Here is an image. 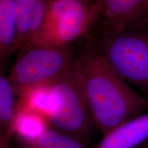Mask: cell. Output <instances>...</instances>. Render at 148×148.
<instances>
[{
    "label": "cell",
    "mask_w": 148,
    "mask_h": 148,
    "mask_svg": "<svg viewBox=\"0 0 148 148\" xmlns=\"http://www.w3.org/2000/svg\"><path fill=\"white\" fill-rule=\"evenodd\" d=\"M9 80L2 73L0 76V131L1 134L14 136L16 120L23 103Z\"/></svg>",
    "instance_id": "8"
},
{
    "label": "cell",
    "mask_w": 148,
    "mask_h": 148,
    "mask_svg": "<svg viewBox=\"0 0 148 148\" xmlns=\"http://www.w3.org/2000/svg\"><path fill=\"white\" fill-rule=\"evenodd\" d=\"M49 86L53 107L48 116L49 123L58 132L83 139L93 121L75 60Z\"/></svg>",
    "instance_id": "4"
},
{
    "label": "cell",
    "mask_w": 148,
    "mask_h": 148,
    "mask_svg": "<svg viewBox=\"0 0 148 148\" xmlns=\"http://www.w3.org/2000/svg\"><path fill=\"white\" fill-rule=\"evenodd\" d=\"M93 123L103 137L148 110V98L140 95L116 73L94 42L75 53Z\"/></svg>",
    "instance_id": "1"
},
{
    "label": "cell",
    "mask_w": 148,
    "mask_h": 148,
    "mask_svg": "<svg viewBox=\"0 0 148 148\" xmlns=\"http://www.w3.org/2000/svg\"><path fill=\"white\" fill-rule=\"evenodd\" d=\"M13 135L6 134L0 135V148H12L10 145V141Z\"/></svg>",
    "instance_id": "11"
},
{
    "label": "cell",
    "mask_w": 148,
    "mask_h": 148,
    "mask_svg": "<svg viewBox=\"0 0 148 148\" xmlns=\"http://www.w3.org/2000/svg\"><path fill=\"white\" fill-rule=\"evenodd\" d=\"M15 1L17 33L14 52L21 50L41 28L50 0H15Z\"/></svg>",
    "instance_id": "7"
},
{
    "label": "cell",
    "mask_w": 148,
    "mask_h": 148,
    "mask_svg": "<svg viewBox=\"0 0 148 148\" xmlns=\"http://www.w3.org/2000/svg\"><path fill=\"white\" fill-rule=\"evenodd\" d=\"M99 34L148 26V0H100Z\"/></svg>",
    "instance_id": "6"
},
{
    "label": "cell",
    "mask_w": 148,
    "mask_h": 148,
    "mask_svg": "<svg viewBox=\"0 0 148 148\" xmlns=\"http://www.w3.org/2000/svg\"><path fill=\"white\" fill-rule=\"evenodd\" d=\"M136 148H148V140L147 141H146L145 143H143L142 145H139L138 147H136Z\"/></svg>",
    "instance_id": "12"
},
{
    "label": "cell",
    "mask_w": 148,
    "mask_h": 148,
    "mask_svg": "<svg viewBox=\"0 0 148 148\" xmlns=\"http://www.w3.org/2000/svg\"><path fill=\"white\" fill-rule=\"evenodd\" d=\"M75 53L71 45L25 46L20 50L8 77L17 95L50 84L71 66Z\"/></svg>",
    "instance_id": "5"
},
{
    "label": "cell",
    "mask_w": 148,
    "mask_h": 148,
    "mask_svg": "<svg viewBox=\"0 0 148 148\" xmlns=\"http://www.w3.org/2000/svg\"><path fill=\"white\" fill-rule=\"evenodd\" d=\"M14 137L21 148H85L79 140L49 127L36 134Z\"/></svg>",
    "instance_id": "10"
},
{
    "label": "cell",
    "mask_w": 148,
    "mask_h": 148,
    "mask_svg": "<svg viewBox=\"0 0 148 148\" xmlns=\"http://www.w3.org/2000/svg\"><path fill=\"white\" fill-rule=\"evenodd\" d=\"M97 49L122 79L148 98V26L99 34Z\"/></svg>",
    "instance_id": "3"
},
{
    "label": "cell",
    "mask_w": 148,
    "mask_h": 148,
    "mask_svg": "<svg viewBox=\"0 0 148 148\" xmlns=\"http://www.w3.org/2000/svg\"><path fill=\"white\" fill-rule=\"evenodd\" d=\"M101 14L100 0H50L41 28L25 46L71 45L97 25Z\"/></svg>",
    "instance_id": "2"
},
{
    "label": "cell",
    "mask_w": 148,
    "mask_h": 148,
    "mask_svg": "<svg viewBox=\"0 0 148 148\" xmlns=\"http://www.w3.org/2000/svg\"><path fill=\"white\" fill-rule=\"evenodd\" d=\"M16 33L15 0H0V58L1 62L14 53Z\"/></svg>",
    "instance_id": "9"
}]
</instances>
